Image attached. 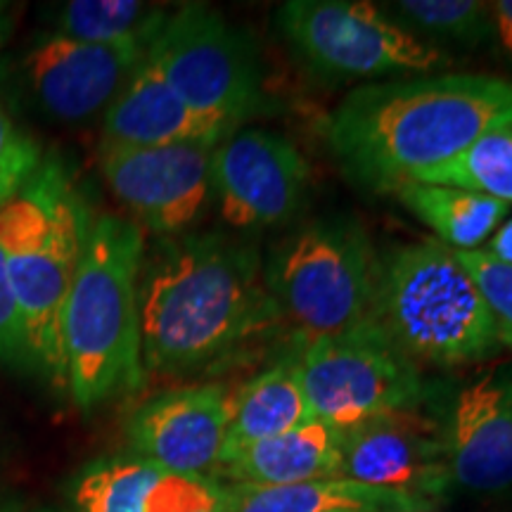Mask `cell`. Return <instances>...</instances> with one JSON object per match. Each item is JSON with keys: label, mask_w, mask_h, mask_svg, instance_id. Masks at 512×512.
<instances>
[{"label": "cell", "mask_w": 512, "mask_h": 512, "mask_svg": "<svg viewBox=\"0 0 512 512\" xmlns=\"http://www.w3.org/2000/svg\"><path fill=\"white\" fill-rule=\"evenodd\" d=\"M145 373L209 366L271 328L278 316L249 242L221 233L162 238L138 280Z\"/></svg>", "instance_id": "obj_1"}, {"label": "cell", "mask_w": 512, "mask_h": 512, "mask_svg": "<svg viewBox=\"0 0 512 512\" xmlns=\"http://www.w3.org/2000/svg\"><path fill=\"white\" fill-rule=\"evenodd\" d=\"M510 121V81L453 72L356 88L328 119V143L349 178L392 192Z\"/></svg>", "instance_id": "obj_2"}, {"label": "cell", "mask_w": 512, "mask_h": 512, "mask_svg": "<svg viewBox=\"0 0 512 512\" xmlns=\"http://www.w3.org/2000/svg\"><path fill=\"white\" fill-rule=\"evenodd\" d=\"M145 235L114 214L93 216L62 318L67 392L81 411L143 384L138 280Z\"/></svg>", "instance_id": "obj_3"}, {"label": "cell", "mask_w": 512, "mask_h": 512, "mask_svg": "<svg viewBox=\"0 0 512 512\" xmlns=\"http://www.w3.org/2000/svg\"><path fill=\"white\" fill-rule=\"evenodd\" d=\"M91 221V209L57 155L41 159L29 183L0 207V252L36 370L57 389H67L62 318Z\"/></svg>", "instance_id": "obj_4"}, {"label": "cell", "mask_w": 512, "mask_h": 512, "mask_svg": "<svg viewBox=\"0 0 512 512\" xmlns=\"http://www.w3.org/2000/svg\"><path fill=\"white\" fill-rule=\"evenodd\" d=\"M375 323L413 363L465 366L501 347L482 292L439 240L399 247L380 261Z\"/></svg>", "instance_id": "obj_5"}, {"label": "cell", "mask_w": 512, "mask_h": 512, "mask_svg": "<svg viewBox=\"0 0 512 512\" xmlns=\"http://www.w3.org/2000/svg\"><path fill=\"white\" fill-rule=\"evenodd\" d=\"M380 261L349 219H318L273 249L266 287L304 342L375 323Z\"/></svg>", "instance_id": "obj_6"}, {"label": "cell", "mask_w": 512, "mask_h": 512, "mask_svg": "<svg viewBox=\"0 0 512 512\" xmlns=\"http://www.w3.org/2000/svg\"><path fill=\"white\" fill-rule=\"evenodd\" d=\"M147 57L185 105L233 131L266 110L252 41L209 5L166 12Z\"/></svg>", "instance_id": "obj_7"}, {"label": "cell", "mask_w": 512, "mask_h": 512, "mask_svg": "<svg viewBox=\"0 0 512 512\" xmlns=\"http://www.w3.org/2000/svg\"><path fill=\"white\" fill-rule=\"evenodd\" d=\"M278 27L311 69L339 79H380L434 72L448 64L441 50L422 43L366 0H290Z\"/></svg>", "instance_id": "obj_8"}, {"label": "cell", "mask_w": 512, "mask_h": 512, "mask_svg": "<svg viewBox=\"0 0 512 512\" xmlns=\"http://www.w3.org/2000/svg\"><path fill=\"white\" fill-rule=\"evenodd\" d=\"M313 418L347 430L377 415L418 408L422 380L377 323L309 339L297 354Z\"/></svg>", "instance_id": "obj_9"}, {"label": "cell", "mask_w": 512, "mask_h": 512, "mask_svg": "<svg viewBox=\"0 0 512 512\" xmlns=\"http://www.w3.org/2000/svg\"><path fill=\"white\" fill-rule=\"evenodd\" d=\"M150 41L93 46L38 31L12 67L15 91L41 117L79 124L107 110L143 62Z\"/></svg>", "instance_id": "obj_10"}, {"label": "cell", "mask_w": 512, "mask_h": 512, "mask_svg": "<svg viewBox=\"0 0 512 512\" xmlns=\"http://www.w3.org/2000/svg\"><path fill=\"white\" fill-rule=\"evenodd\" d=\"M216 145L100 147L107 188L133 223L159 238H174L200 216L211 192V155Z\"/></svg>", "instance_id": "obj_11"}, {"label": "cell", "mask_w": 512, "mask_h": 512, "mask_svg": "<svg viewBox=\"0 0 512 512\" xmlns=\"http://www.w3.org/2000/svg\"><path fill=\"white\" fill-rule=\"evenodd\" d=\"M211 188L219 195L223 219L233 228L283 226L306 200L309 164L287 138L247 128L216 145Z\"/></svg>", "instance_id": "obj_12"}, {"label": "cell", "mask_w": 512, "mask_h": 512, "mask_svg": "<svg viewBox=\"0 0 512 512\" xmlns=\"http://www.w3.org/2000/svg\"><path fill=\"white\" fill-rule=\"evenodd\" d=\"M342 477L427 505L453 486L444 427L418 408L377 415L342 430Z\"/></svg>", "instance_id": "obj_13"}, {"label": "cell", "mask_w": 512, "mask_h": 512, "mask_svg": "<svg viewBox=\"0 0 512 512\" xmlns=\"http://www.w3.org/2000/svg\"><path fill=\"white\" fill-rule=\"evenodd\" d=\"M233 392L223 384L171 389L140 403L128 420V444L138 458L176 475H207L219 467Z\"/></svg>", "instance_id": "obj_14"}, {"label": "cell", "mask_w": 512, "mask_h": 512, "mask_svg": "<svg viewBox=\"0 0 512 512\" xmlns=\"http://www.w3.org/2000/svg\"><path fill=\"white\" fill-rule=\"evenodd\" d=\"M444 437L453 484L479 494L512 486V375L501 370L463 384Z\"/></svg>", "instance_id": "obj_15"}, {"label": "cell", "mask_w": 512, "mask_h": 512, "mask_svg": "<svg viewBox=\"0 0 512 512\" xmlns=\"http://www.w3.org/2000/svg\"><path fill=\"white\" fill-rule=\"evenodd\" d=\"M233 128L202 117L171 91L159 69L143 57L105 110V147H164L178 143L221 145Z\"/></svg>", "instance_id": "obj_16"}, {"label": "cell", "mask_w": 512, "mask_h": 512, "mask_svg": "<svg viewBox=\"0 0 512 512\" xmlns=\"http://www.w3.org/2000/svg\"><path fill=\"white\" fill-rule=\"evenodd\" d=\"M342 430L311 420L280 437L245 448L221 472L230 486H287L342 477Z\"/></svg>", "instance_id": "obj_17"}, {"label": "cell", "mask_w": 512, "mask_h": 512, "mask_svg": "<svg viewBox=\"0 0 512 512\" xmlns=\"http://www.w3.org/2000/svg\"><path fill=\"white\" fill-rule=\"evenodd\" d=\"M311 420L316 418L306 401L297 356L273 363L233 394V413L219 467L245 448L297 430Z\"/></svg>", "instance_id": "obj_18"}, {"label": "cell", "mask_w": 512, "mask_h": 512, "mask_svg": "<svg viewBox=\"0 0 512 512\" xmlns=\"http://www.w3.org/2000/svg\"><path fill=\"white\" fill-rule=\"evenodd\" d=\"M226 512H413L432 505L351 479L287 486H226Z\"/></svg>", "instance_id": "obj_19"}, {"label": "cell", "mask_w": 512, "mask_h": 512, "mask_svg": "<svg viewBox=\"0 0 512 512\" xmlns=\"http://www.w3.org/2000/svg\"><path fill=\"white\" fill-rule=\"evenodd\" d=\"M392 192L437 235L441 245L458 252L482 249L510 216L508 202L446 185L401 183Z\"/></svg>", "instance_id": "obj_20"}, {"label": "cell", "mask_w": 512, "mask_h": 512, "mask_svg": "<svg viewBox=\"0 0 512 512\" xmlns=\"http://www.w3.org/2000/svg\"><path fill=\"white\" fill-rule=\"evenodd\" d=\"M164 8L138 0H69L43 8L48 31L93 46L152 41L166 17Z\"/></svg>", "instance_id": "obj_21"}, {"label": "cell", "mask_w": 512, "mask_h": 512, "mask_svg": "<svg viewBox=\"0 0 512 512\" xmlns=\"http://www.w3.org/2000/svg\"><path fill=\"white\" fill-rule=\"evenodd\" d=\"M403 183L470 190L508 202L512 207V121L486 133L475 145L467 147L458 157L448 159L446 164L415 171Z\"/></svg>", "instance_id": "obj_22"}, {"label": "cell", "mask_w": 512, "mask_h": 512, "mask_svg": "<svg viewBox=\"0 0 512 512\" xmlns=\"http://www.w3.org/2000/svg\"><path fill=\"white\" fill-rule=\"evenodd\" d=\"M164 470L138 456L95 460L72 482V501L79 512H143Z\"/></svg>", "instance_id": "obj_23"}, {"label": "cell", "mask_w": 512, "mask_h": 512, "mask_svg": "<svg viewBox=\"0 0 512 512\" xmlns=\"http://www.w3.org/2000/svg\"><path fill=\"white\" fill-rule=\"evenodd\" d=\"M401 17L415 27L458 43H482L494 36L491 8L482 0H401Z\"/></svg>", "instance_id": "obj_24"}, {"label": "cell", "mask_w": 512, "mask_h": 512, "mask_svg": "<svg viewBox=\"0 0 512 512\" xmlns=\"http://www.w3.org/2000/svg\"><path fill=\"white\" fill-rule=\"evenodd\" d=\"M453 254L482 292L494 316L501 347L512 349V266L491 256L486 249H470V252L453 249Z\"/></svg>", "instance_id": "obj_25"}, {"label": "cell", "mask_w": 512, "mask_h": 512, "mask_svg": "<svg viewBox=\"0 0 512 512\" xmlns=\"http://www.w3.org/2000/svg\"><path fill=\"white\" fill-rule=\"evenodd\" d=\"M41 166V147L17 126L0 102V207L10 202Z\"/></svg>", "instance_id": "obj_26"}, {"label": "cell", "mask_w": 512, "mask_h": 512, "mask_svg": "<svg viewBox=\"0 0 512 512\" xmlns=\"http://www.w3.org/2000/svg\"><path fill=\"white\" fill-rule=\"evenodd\" d=\"M0 363L19 373H38L27 325L12 290L3 252H0Z\"/></svg>", "instance_id": "obj_27"}, {"label": "cell", "mask_w": 512, "mask_h": 512, "mask_svg": "<svg viewBox=\"0 0 512 512\" xmlns=\"http://www.w3.org/2000/svg\"><path fill=\"white\" fill-rule=\"evenodd\" d=\"M489 8L498 46L505 55L512 57V0H496V3H489Z\"/></svg>", "instance_id": "obj_28"}, {"label": "cell", "mask_w": 512, "mask_h": 512, "mask_svg": "<svg viewBox=\"0 0 512 512\" xmlns=\"http://www.w3.org/2000/svg\"><path fill=\"white\" fill-rule=\"evenodd\" d=\"M484 249L491 256H496V259H501V261H505V264L512 266V216L503 223L501 228L496 230L494 235H491L489 245H486Z\"/></svg>", "instance_id": "obj_29"}, {"label": "cell", "mask_w": 512, "mask_h": 512, "mask_svg": "<svg viewBox=\"0 0 512 512\" xmlns=\"http://www.w3.org/2000/svg\"><path fill=\"white\" fill-rule=\"evenodd\" d=\"M15 19H17L15 5L0 0V50L8 46V41L12 38V31H15Z\"/></svg>", "instance_id": "obj_30"}, {"label": "cell", "mask_w": 512, "mask_h": 512, "mask_svg": "<svg viewBox=\"0 0 512 512\" xmlns=\"http://www.w3.org/2000/svg\"><path fill=\"white\" fill-rule=\"evenodd\" d=\"M0 512H22V505H19L15 498L0 496Z\"/></svg>", "instance_id": "obj_31"}, {"label": "cell", "mask_w": 512, "mask_h": 512, "mask_svg": "<svg viewBox=\"0 0 512 512\" xmlns=\"http://www.w3.org/2000/svg\"><path fill=\"white\" fill-rule=\"evenodd\" d=\"M413 512H434V510H413Z\"/></svg>", "instance_id": "obj_32"}, {"label": "cell", "mask_w": 512, "mask_h": 512, "mask_svg": "<svg viewBox=\"0 0 512 512\" xmlns=\"http://www.w3.org/2000/svg\"><path fill=\"white\" fill-rule=\"evenodd\" d=\"M38 512H55V510H38Z\"/></svg>", "instance_id": "obj_33"}]
</instances>
